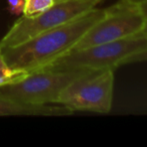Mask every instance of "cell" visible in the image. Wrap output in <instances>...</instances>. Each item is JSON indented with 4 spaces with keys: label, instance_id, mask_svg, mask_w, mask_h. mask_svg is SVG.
I'll return each mask as SVG.
<instances>
[{
    "label": "cell",
    "instance_id": "1",
    "mask_svg": "<svg viewBox=\"0 0 147 147\" xmlns=\"http://www.w3.org/2000/svg\"><path fill=\"white\" fill-rule=\"evenodd\" d=\"M105 9L92 8L71 21L40 34L33 38L1 53L14 69L33 73L69 53L82 36L103 17Z\"/></svg>",
    "mask_w": 147,
    "mask_h": 147
},
{
    "label": "cell",
    "instance_id": "2",
    "mask_svg": "<svg viewBox=\"0 0 147 147\" xmlns=\"http://www.w3.org/2000/svg\"><path fill=\"white\" fill-rule=\"evenodd\" d=\"M147 49V36L141 32L125 38L70 51L43 69L102 70L116 69L128 57ZM42 70V69H41ZM39 71V70H38Z\"/></svg>",
    "mask_w": 147,
    "mask_h": 147
},
{
    "label": "cell",
    "instance_id": "3",
    "mask_svg": "<svg viewBox=\"0 0 147 147\" xmlns=\"http://www.w3.org/2000/svg\"><path fill=\"white\" fill-rule=\"evenodd\" d=\"M114 69L90 70L61 92L55 104L71 111L107 114L111 110Z\"/></svg>",
    "mask_w": 147,
    "mask_h": 147
},
{
    "label": "cell",
    "instance_id": "4",
    "mask_svg": "<svg viewBox=\"0 0 147 147\" xmlns=\"http://www.w3.org/2000/svg\"><path fill=\"white\" fill-rule=\"evenodd\" d=\"M88 71L42 69L20 82L0 88V95L21 104H55L62 91Z\"/></svg>",
    "mask_w": 147,
    "mask_h": 147
},
{
    "label": "cell",
    "instance_id": "5",
    "mask_svg": "<svg viewBox=\"0 0 147 147\" xmlns=\"http://www.w3.org/2000/svg\"><path fill=\"white\" fill-rule=\"evenodd\" d=\"M86 0H56L48 10L33 17L21 16L0 40V49H9L33 38L54 27L71 21L95 7Z\"/></svg>",
    "mask_w": 147,
    "mask_h": 147
},
{
    "label": "cell",
    "instance_id": "6",
    "mask_svg": "<svg viewBox=\"0 0 147 147\" xmlns=\"http://www.w3.org/2000/svg\"><path fill=\"white\" fill-rule=\"evenodd\" d=\"M143 25V16L137 2L121 0L105 9L103 17L82 36L71 51L134 36L141 31Z\"/></svg>",
    "mask_w": 147,
    "mask_h": 147
},
{
    "label": "cell",
    "instance_id": "7",
    "mask_svg": "<svg viewBox=\"0 0 147 147\" xmlns=\"http://www.w3.org/2000/svg\"><path fill=\"white\" fill-rule=\"evenodd\" d=\"M72 113L73 111L62 105L21 104L0 95V116H63Z\"/></svg>",
    "mask_w": 147,
    "mask_h": 147
},
{
    "label": "cell",
    "instance_id": "8",
    "mask_svg": "<svg viewBox=\"0 0 147 147\" xmlns=\"http://www.w3.org/2000/svg\"><path fill=\"white\" fill-rule=\"evenodd\" d=\"M30 73L20 69H14L6 63L0 51V88L12 85L25 79Z\"/></svg>",
    "mask_w": 147,
    "mask_h": 147
},
{
    "label": "cell",
    "instance_id": "9",
    "mask_svg": "<svg viewBox=\"0 0 147 147\" xmlns=\"http://www.w3.org/2000/svg\"><path fill=\"white\" fill-rule=\"evenodd\" d=\"M56 0H24L23 16L33 17L48 10L54 5Z\"/></svg>",
    "mask_w": 147,
    "mask_h": 147
},
{
    "label": "cell",
    "instance_id": "10",
    "mask_svg": "<svg viewBox=\"0 0 147 147\" xmlns=\"http://www.w3.org/2000/svg\"><path fill=\"white\" fill-rule=\"evenodd\" d=\"M139 62H147V49L128 57L127 59H125L122 62L121 66L128 65V64H133V63H139Z\"/></svg>",
    "mask_w": 147,
    "mask_h": 147
},
{
    "label": "cell",
    "instance_id": "11",
    "mask_svg": "<svg viewBox=\"0 0 147 147\" xmlns=\"http://www.w3.org/2000/svg\"><path fill=\"white\" fill-rule=\"evenodd\" d=\"M9 11L12 14L19 15L23 12L24 8V0H7Z\"/></svg>",
    "mask_w": 147,
    "mask_h": 147
},
{
    "label": "cell",
    "instance_id": "12",
    "mask_svg": "<svg viewBox=\"0 0 147 147\" xmlns=\"http://www.w3.org/2000/svg\"><path fill=\"white\" fill-rule=\"evenodd\" d=\"M138 6H139V9L142 13L143 16V20H144V25L143 28L140 32L144 36H147V0H141V1L137 2Z\"/></svg>",
    "mask_w": 147,
    "mask_h": 147
},
{
    "label": "cell",
    "instance_id": "13",
    "mask_svg": "<svg viewBox=\"0 0 147 147\" xmlns=\"http://www.w3.org/2000/svg\"><path fill=\"white\" fill-rule=\"evenodd\" d=\"M86 1H91V2H94V3H99L100 1H102V0H86Z\"/></svg>",
    "mask_w": 147,
    "mask_h": 147
},
{
    "label": "cell",
    "instance_id": "14",
    "mask_svg": "<svg viewBox=\"0 0 147 147\" xmlns=\"http://www.w3.org/2000/svg\"><path fill=\"white\" fill-rule=\"evenodd\" d=\"M134 2H139V1H141V0H133Z\"/></svg>",
    "mask_w": 147,
    "mask_h": 147
},
{
    "label": "cell",
    "instance_id": "15",
    "mask_svg": "<svg viewBox=\"0 0 147 147\" xmlns=\"http://www.w3.org/2000/svg\"><path fill=\"white\" fill-rule=\"evenodd\" d=\"M0 51H1V49H0Z\"/></svg>",
    "mask_w": 147,
    "mask_h": 147
}]
</instances>
